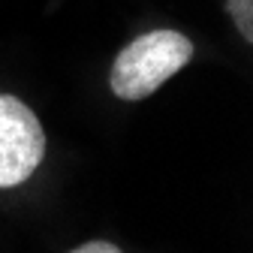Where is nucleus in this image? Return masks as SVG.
Instances as JSON below:
<instances>
[{
	"label": "nucleus",
	"instance_id": "f257e3e1",
	"mask_svg": "<svg viewBox=\"0 0 253 253\" xmlns=\"http://www.w3.org/2000/svg\"><path fill=\"white\" fill-rule=\"evenodd\" d=\"M190 60H193V40L187 34L169 27L148 30L118 51L109 73V87L124 103L148 100Z\"/></svg>",
	"mask_w": 253,
	"mask_h": 253
},
{
	"label": "nucleus",
	"instance_id": "f03ea898",
	"mask_svg": "<svg viewBox=\"0 0 253 253\" xmlns=\"http://www.w3.org/2000/svg\"><path fill=\"white\" fill-rule=\"evenodd\" d=\"M45 157V130L24 100L0 93V190L24 184Z\"/></svg>",
	"mask_w": 253,
	"mask_h": 253
},
{
	"label": "nucleus",
	"instance_id": "7ed1b4c3",
	"mask_svg": "<svg viewBox=\"0 0 253 253\" xmlns=\"http://www.w3.org/2000/svg\"><path fill=\"white\" fill-rule=\"evenodd\" d=\"M226 3V12L235 24V30L241 34L244 42L253 40V0H223Z\"/></svg>",
	"mask_w": 253,
	"mask_h": 253
},
{
	"label": "nucleus",
	"instance_id": "20e7f679",
	"mask_svg": "<svg viewBox=\"0 0 253 253\" xmlns=\"http://www.w3.org/2000/svg\"><path fill=\"white\" fill-rule=\"evenodd\" d=\"M67 253H124V250L118 244H112V241H84V244H79V247H73Z\"/></svg>",
	"mask_w": 253,
	"mask_h": 253
}]
</instances>
